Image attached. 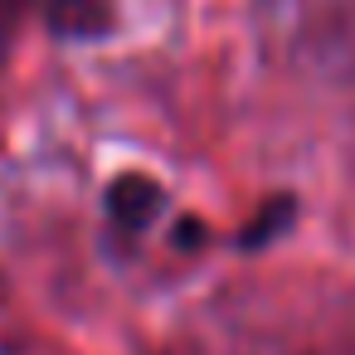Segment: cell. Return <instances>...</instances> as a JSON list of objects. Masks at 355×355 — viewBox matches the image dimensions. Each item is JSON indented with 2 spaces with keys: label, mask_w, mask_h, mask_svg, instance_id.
Instances as JSON below:
<instances>
[{
  "label": "cell",
  "mask_w": 355,
  "mask_h": 355,
  "mask_svg": "<svg viewBox=\"0 0 355 355\" xmlns=\"http://www.w3.org/2000/svg\"><path fill=\"white\" fill-rule=\"evenodd\" d=\"M166 209V185L151 180L146 171H122L103 190V214L117 239H141Z\"/></svg>",
  "instance_id": "1"
},
{
  "label": "cell",
  "mask_w": 355,
  "mask_h": 355,
  "mask_svg": "<svg viewBox=\"0 0 355 355\" xmlns=\"http://www.w3.org/2000/svg\"><path fill=\"white\" fill-rule=\"evenodd\" d=\"M59 40H103L112 30V0H30Z\"/></svg>",
  "instance_id": "2"
},
{
  "label": "cell",
  "mask_w": 355,
  "mask_h": 355,
  "mask_svg": "<svg viewBox=\"0 0 355 355\" xmlns=\"http://www.w3.org/2000/svg\"><path fill=\"white\" fill-rule=\"evenodd\" d=\"M287 219H292V205H287V200L268 205V209H263V214H258V219L243 229V248H258V243H268V239H272V234H277Z\"/></svg>",
  "instance_id": "3"
},
{
  "label": "cell",
  "mask_w": 355,
  "mask_h": 355,
  "mask_svg": "<svg viewBox=\"0 0 355 355\" xmlns=\"http://www.w3.org/2000/svg\"><path fill=\"white\" fill-rule=\"evenodd\" d=\"M20 6H25V0H0V54H6L10 35H15V25H20Z\"/></svg>",
  "instance_id": "4"
}]
</instances>
